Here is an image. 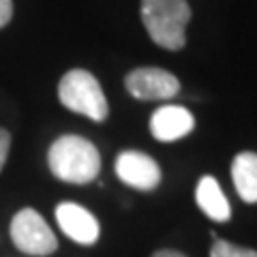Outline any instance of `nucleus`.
Instances as JSON below:
<instances>
[{"label": "nucleus", "instance_id": "nucleus-5", "mask_svg": "<svg viewBox=\"0 0 257 257\" xmlns=\"http://www.w3.org/2000/svg\"><path fill=\"white\" fill-rule=\"evenodd\" d=\"M124 86L131 96L140 101H165L180 92L178 77L170 71L157 67H140L133 69L124 77Z\"/></svg>", "mask_w": 257, "mask_h": 257}, {"label": "nucleus", "instance_id": "nucleus-7", "mask_svg": "<svg viewBox=\"0 0 257 257\" xmlns=\"http://www.w3.org/2000/svg\"><path fill=\"white\" fill-rule=\"evenodd\" d=\"M56 221H58L60 229L67 234L73 242L90 246L99 240V221L96 216L86 210L84 206L75 202H62L56 208Z\"/></svg>", "mask_w": 257, "mask_h": 257}, {"label": "nucleus", "instance_id": "nucleus-12", "mask_svg": "<svg viewBox=\"0 0 257 257\" xmlns=\"http://www.w3.org/2000/svg\"><path fill=\"white\" fill-rule=\"evenodd\" d=\"M9 148H11V135L9 131L0 128V170L5 167L7 159H9Z\"/></svg>", "mask_w": 257, "mask_h": 257}, {"label": "nucleus", "instance_id": "nucleus-10", "mask_svg": "<svg viewBox=\"0 0 257 257\" xmlns=\"http://www.w3.org/2000/svg\"><path fill=\"white\" fill-rule=\"evenodd\" d=\"M231 178L240 199L257 204V152H238L231 161Z\"/></svg>", "mask_w": 257, "mask_h": 257}, {"label": "nucleus", "instance_id": "nucleus-2", "mask_svg": "<svg viewBox=\"0 0 257 257\" xmlns=\"http://www.w3.org/2000/svg\"><path fill=\"white\" fill-rule=\"evenodd\" d=\"M189 20L191 7L187 0H142V22L150 39L163 50H182Z\"/></svg>", "mask_w": 257, "mask_h": 257}, {"label": "nucleus", "instance_id": "nucleus-6", "mask_svg": "<svg viewBox=\"0 0 257 257\" xmlns=\"http://www.w3.org/2000/svg\"><path fill=\"white\" fill-rule=\"evenodd\" d=\"M116 176L138 191H155L161 182V167L140 150H124L116 159Z\"/></svg>", "mask_w": 257, "mask_h": 257}, {"label": "nucleus", "instance_id": "nucleus-9", "mask_svg": "<svg viewBox=\"0 0 257 257\" xmlns=\"http://www.w3.org/2000/svg\"><path fill=\"white\" fill-rule=\"evenodd\" d=\"M195 202L206 216L212 221H227L231 216V206L225 197L221 184L214 176H204L195 187Z\"/></svg>", "mask_w": 257, "mask_h": 257}, {"label": "nucleus", "instance_id": "nucleus-11", "mask_svg": "<svg viewBox=\"0 0 257 257\" xmlns=\"http://www.w3.org/2000/svg\"><path fill=\"white\" fill-rule=\"evenodd\" d=\"M210 257H257V251L231 244L227 240H221V238H214L212 248H210Z\"/></svg>", "mask_w": 257, "mask_h": 257}, {"label": "nucleus", "instance_id": "nucleus-14", "mask_svg": "<svg viewBox=\"0 0 257 257\" xmlns=\"http://www.w3.org/2000/svg\"><path fill=\"white\" fill-rule=\"evenodd\" d=\"M152 257H187V255L180 251H174V248H161V251H157Z\"/></svg>", "mask_w": 257, "mask_h": 257}, {"label": "nucleus", "instance_id": "nucleus-13", "mask_svg": "<svg viewBox=\"0 0 257 257\" xmlns=\"http://www.w3.org/2000/svg\"><path fill=\"white\" fill-rule=\"evenodd\" d=\"M13 18V3L11 0H0V28H5Z\"/></svg>", "mask_w": 257, "mask_h": 257}, {"label": "nucleus", "instance_id": "nucleus-4", "mask_svg": "<svg viewBox=\"0 0 257 257\" xmlns=\"http://www.w3.org/2000/svg\"><path fill=\"white\" fill-rule=\"evenodd\" d=\"M11 240L13 244L26 255L45 257L52 255L58 248V240H56L54 231L45 219L32 208H24L11 221Z\"/></svg>", "mask_w": 257, "mask_h": 257}, {"label": "nucleus", "instance_id": "nucleus-1", "mask_svg": "<svg viewBox=\"0 0 257 257\" xmlns=\"http://www.w3.org/2000/svg\"><path fill=\"white\" fill-rule=\"evenodd\" d=\"M47 163L58 180L69 184H88L99 176L101 155L94 144L82 135H62L50 146Z\"/></svg>", "mask_w": 257, "mask_h": 257}, {"label": "nucleus", "instance_id": "nucleus-8", "mask_svg": "<svg viewBox=\"0 0 257 257\" xmlns=\"http://www.w3.org/2000/svg\"><path fill=\"white\" fill-rule=\"evenodd\" d=\"M195 118L182 105H163L150 118V133L159 142L182 140L193 131Z\"/></svg>", "mask_w": 257, "mask_h": 257}, {"label": "nucleus", "instance_id": "nucleus-3", "mask_svg": "<svg viewBox=\"0 0 257 257\" xmlns=\"http://www.w3.org/2000/svg\"><path fill=\"white\" fill-rule=\"evenodd\" d=\"M58 99L67 109L82 114L94 122H103L109 114L105 92L90 71L73 69L58 84Z\"/></svg>", "mask_w": 257, "mask_h": 257}]
</instances>
